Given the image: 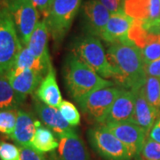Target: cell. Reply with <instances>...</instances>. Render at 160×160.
Wrapping results in <instances>:
<instances>
[{"mask_svg":"<svg viewBox=\"0 0 160 160\" xmlns=\"http://www.w3.org/2000/svg\"><path fill=\"white\" fill-rule=\"evenodd\" d=\"M107 58L113 79L120 87L135 90L142 87L147 78L141 50L131 43L109 45Z\"/></svg>","mask_w":160,"mask_h":160,"instance_id":"cell-1","label":"cell"},{"mask_svg":"<svg viewBox=\"0 0 160 160\" xmlns=\"http://www.w3.org/2000/svg\"><path fill=\"white\" fill-rule=\"evenodd\" d=\"M63 78L69 95L78 104L92 92L115 86V82L99 76L73 52L64 61Z\"/></svg>","mask_w":160,"mask_h":160,"instance_id":"cell-2","label":"cell"},{"mask_svg":"<svg viewBox=\"0 0 160 160\" xmlns=\"http://www.w3.org/2000/svg\"><path fill=\"white\" fill-rule=\"evenodd\" d=\"M72 52L83 62L105 79L113 78L107 51L99 38L87 34L75 40Z\"/></svg>","mask_w":160,"mask_h":160,"instance_id":"cell-3","label":"cell"},{"mask_svg":"<svg viewBox=\"0 0 160 160\" xmlns=\"http://www.w3.org/2000/svg\"><path fill=\"white\" fill-rule=\"evenodd\" d=\"M22 47L10 12L7 7H0V76L12 69Z\"/></svg>","mask_w":160,"mask_h":160,"instance_id":"cell-4","label":"cell"},{"mask_svg":"<svg viewBox=\"0 0 160 160\" xmlns=\"http://www.w3.org/2000/svg\"><path fill=\"white\" fill-rule=\"evenodd\" d=\"M82 0H52L46 19L49 34L54 43L60 45L69 32L77 16Z\"/></svg>","mask_w":160,"mask_h":160,"instance_id":"cell-5","label":"cell"},{"mask_svg":"<svg viewBox=\"0 0 160 160\" xmlns=\"http://www.w3.org/2000/svg\"><path fill=\"white\" fill-rule=\"evenodd\" d=\"M89 143L93 150L105 160H132L126 146L103 125H97L87 132Z\"/></svg>","mask_w":160,"mask_h":160,"instance_id":"cell-6","label":"cell"},{"mask_svg":"<svg viewBox=\"0 0 160 160\" xmlns=\"http://www.w3.org/2000/svg\"><path fill=\"white\" fill-rule=\"evenodd\" d=\"M124 88L109 86L92 92L79 103V108L86 118L96 125H102L109 109Z\"/></svg>","mask_w":160,"mask_h":160,"instance_id":"cell-7","label":"cell"},{"mask_svg":"<svg viewBox=\"0 0 160 160\" xmlns=\"http://www.w3.org/2000/svg\"><path fill=\"white\" fill-rule=\"evenodd\" d=\"M18 37L23 46H27L29 38L38 22V11L31 0H12L7 6Z\"/></svg>","mask_w":160,"mask_h":160,"instance_id":"cell-8","label":"cell"},{"mask_svg":"<svg viewBox=\"0 0 160 160\" xmlns=\"http://www.w3.org/2000/svg\"><path fill=\"white\" fill-rule=\"evenodd\" d=\"M105 126L126 146L132 158H138L148 133L142 127L130 121L109 123Z\"/></svg>","mask_w":160,"mask_h":160,"instance_id":"cell-9","label":"cell"},{"mask_svg":"<svg viewBox=\"0 0 160 160\" xmlns=\"http://www.w3.org/2000/svg\"><path fill=\"white\" fill-rule=\"evenodd\" d=\"M33 105L35 112L38 116L41 122L50 128L57 138L77 132L75 127L68 124L67 121L63 118L58 109L41 102L35 95H33Z\"/></svg>","mask_w":160,"mask_h":160,"instance_id":"cell-10","label":"cell"},{"mask_svg":"<svg viewBox=\"0 0 160 160\" xmlns=\"http://www.w3.org/2000/svg\"><path fill=\"white\" fill-rule=\"evenodd\" d=\"M84 21L88 34L102 38L110 12L99 0H88L83 7Z\"/></svg>","mask_w":160,"mask_h":160,"instance_id":"cell-11","label":"cell"},{"mask_svg":"<svg viewBox=\"0 0 160 160\" xmlns=\"http://www.w3.org/2000/svg\"><path fill=\"white\" fill-rule=\"evenodd\" d=\"M142 86L132 90L134 92V109L130 122L142 127L149 134L156 121L158 119L160 112L150 105L145 97Z\"/></svg>","mask_w":160,"mask_h":160,"instance_id":"cell-12","label":"cell"},{"mask_svg":"<svg viewBox=\"0 0 160 160\" xmlns=\"http://www.w3.org/2000/svg\"><path fill=\"white\" fill-rule=\"evenodd\" d=\"M124 12L148 26L160 21V0H125Z\"/></svg>","mask_w":160,"mask_h":160,"instance_id":"cell-13","label":"cell"},{"mask_svg":"<svg viewBox=\"0 0 160 160\" xmlns=\"http://www.w3.org/2000/svg\"><path fill=\"white\" fill-rule=\"evenodd\" d=\"M8 78L12 87L20 96L25 101L29 94H33L37 91L44 75L31 69H12L8 73Z\"/></svg>","mask_w":160,"mask_h":160,"instance_id":"cell-14","label":"cell"},{"mask_svg":"<svg viewBox=\"0 0 160 160\" xmlns=\"http://www.w3.org/2000/svg\"><path fill=\"white\" fill-rule=\"evenodd\" d=\"M133 22V19L128 16L124 11L111 13L102 39L107 44L114 43H130L128 39V32Z\"/></svg>","mask_w":160,"mask_h":160,"instance_id":"cell-15","label":"cell"},{"mask_svg":"<svg viewBox=\"0 0 160 160\" xmlns=\"http://www.w3.org/2000/svg\"><path fill=\"white\" fill-rule=\"evenodd\" d=\"M58 139L57 160H90L86 145L77 132Z\"/></svg>","mask_w":160,"mask_h":160,"instance_id":"cell-16","label":"cell"},{"mask_svg":"<svg viewBox=\"0 0 160 160\" xmlns=\"http://www.w3.org/2000/svg\"><path fill=\"white\" fill-rule=\"evenodd\" d=\"M41 102L58 109L62 102V93L56 80V72L51 65L34 94Z\"/></svg>","mask_w":160,"mask_h":160,"instance_id":"cell-17","label":"cell"},{"mask_svg":"<svg viewBox=\"0 0 160 160\" xmlns=\"http://www.w3.org/2000/svg\"><path fill=\"white\" fill-rule=\"evenodd\" d=\"M134 92L124 88L123 92L111 106L102 125L130 121L134 109Z\"/></svg>","mask_w":160,"mask_h":160,"instance_id":"cell-18","label":"cell"},{"mask_svg":"<svg viewBox=\"0 0 160 160\" xmlns=\"http://www.w3.org/2000/svg\"><path fill=\"white\" fill-rule=\"evenodd\" d=\"M49 30L45 20L41 21L36 26L34 31L30 36L27 47L36 57L40 59L46 65L52 64L51 58L48 50Z\"/></svg>","mask_w":160,"mask_h":160,"instance_id":"cell-19","label":"cell"},{"mask_svg":"<svg viewBox=\"0 0 160 160\" xmlns=\"http://www.w3.org/2000/svg\"><path fill=\"white\" fill-rule=\"evenodd\" d=\"M35 122L36 119L33 115L23 109H18L16 126L10 138L20 146H31L36 131Z\"/></svg>","mask_w":160,"mask_h":160,"instance_id":"cell-20","label":"cell"},{"mask_svg":"<svg viewBox=\"0 0 160 160\" xmlns=\"http://www.w3.org/2000/svg\"><path fill=\"white\" fill-rule=\"evenodd\" d=\"M35 126L36 131L32 139L31 147L41 153L50 152L57 149L59 142L54 132L47 126L42 125V122L39 120H36Z\"/></svg>","mask_w":160,"mask_h":160,"instance_id":"cell-21","label":"cell"},{"mask_svg":"<svg viewBox=\"0 0 160 160\" xmlns=\"http://www.w3.org/2000/svg\"><path fill=\"white\" fill-rule=\"evenodd\" d=\"M51 65L50 66L46 65V63L43 62L40 59L33 55L27 46H23L22 50L18 53L12 69H31V70H35L37 72H39L42 75L46 76Z\"/></svg>","mask_w":160,"mask_h":160,"instance_id":"cell-22","label":"cell"},{"mask_svg":"<svg viewBox=\"0 0 160 160\" xmlns=\"http://www.w3.org/2000/svg\"><path fill=\"white\" fill-rule=\"evenodd\" d=\"M23 102L12 87L7 74L0 76V110L17 109Z\"/></svg>","mask_w":160,"mask_h":160,"instance_id":"cell-23","label":"cell"},{"mask_svg":"<svg viewBox=\"0 0 160 160\" xmlns=\"http://www.w3.org/2000/svg\"><path fill=\"white\" fill-rule=\"evenodd\" d=\"M141 52L145 65L160 58V32L149 30L145 46Z\"/></svg>","mask_w":160,"mask_h":160,"instance_id":"cell-24","label":"cell"},{"mask_svg":"<svg viewBox=\"0 0 160 160\" xmlns=\"http://www.w3.org/2000/svg\"><path fill=\"white\" fill-rule=\"evenodd\" d=\"M145 97L150 105L160 112V79L155 77L147 76L143 84Z\"/></svg>","mask_w":160,"mask_h":160,"instance_id":"cell-25","label":"cell"},{"mask_svg":"<svg viewBox=\"0 0 160 160\" xmlns=\"http://www.w3.org/2000/svg\"><path fill=\"white\" fill-rule=\"evenodd\" d=\"M17 112L18 109L0 110V132L11 136L16 126Z\"/></svg>","mask_w":160,"mask_h":160,"instance_id":"cell-26","label":"cell"},{"mask_svg":"<svg viewBox=\"0 0 160 160\" xmlns=\"http://www.w3.org/2000/svg\"><path fill=\"white\" fill-rule=\"evenodd\" d=\"M58 109L60 110L63 118L71 126L76 127L79 126L81 121V116L78 108L72 102L69 101H62Z\"/></svg>","mask_w":160,"mask_h":160,"instance_id":"cell-27","label":"cell"},{"mask_svg":"<svg viewBox=\"0 0 160 160\" xmlns=\"http://www.w3.org/2000/svg\"><path fill=\"white\" fill-rule=\"evenodd\" d=\"M138 158L140 160H160V143L147 136Z\"/></svg>","mask_w":160,"mask_h":160,"instance_id":"cell-28","label":"cell"},{"mask_svg":"<svg viewBox=\"0 0 160 160\" xmlns=\"http://www.w3.org/2000/svg\"><path fill=\"white\" fill-rule=\"evenodd\" d=\"M0 160H21L20 148L12 143L1 142Z\"/></svg>","mask_w":160,"mask_h":160,"instance_id":"cell-29","label":"cell"},{"mask_svg":"<svg viewBox=\"0 0 160 160\" xmlns=\"http://www.w3.org/2000/svg\"><path fill=\"white\" fill-rule=\"evenodd\" d=\"M21 160H46L43 153L35 149L33 147L20 146Z\"/></svg>","mask_w":160,"mask_h":160,"instance_id":"cell-30","label":"cell"},{"mask_svg":"<svg viewBox=\"0 0 160 160\" xmlns=\"http://www.w3.org/2000/svg\"><path fill=\"white\" fill-rule=\"evenodd\" d=\"M110 13L124 11L125 0H99Z\"/></svg>","mask_w":160,"mask_h":160,"instance_id":"cell-31","label":"cell"},{"mask_svg":"<svg viewBox=\"0 0 160 160\" xmlns=\"http://www.w3.org/2000/svg\"><path fill=\"white\" fill-rule=\"evenodd\" d=\"M31 1L35 7L38 9V11L43 15L44 19H46L50 11L52 0H31Z\"/></svg>","mask_w":160,"mask_h":160,"instance_id":"cell-32","label":"cell"},{"mask_svg":"<svg viewBox=\"0 0 160 160\" xmlns=\"http://www.w3.org/2000/svg\"><path fill=\"white\" fill-rule=\"evenodd\" d=\"M145 70L147 76L155 77L160 79V58L149 64H146Z\"/></svg>","mask_w":160,"mask_h":160,"instance_id":"cell-33","label":"cell"},{"mask_svg":"<svg viewBox=\"0 0 160 160\" xmlns=\"http://www.w3.org/2000/svg\"><path fill=\"white\" fill-rule=\"evenodd\" d=\"M148 136L151 138L152 140L160 143V118L156 121L153 127L149 131Z\"/></svg>","mask_w":160,"mask_h":160,"instance_id":"cell-34","label":"cell"},{"mask_svg":"<svg viewBox=\"0 0 160 160\" xmlns=\"http://www.w3.org/2000/svg\"><path fill=\"white\" fill-rule=\"evenodd\" d=\"M145 25V24H144ZM146 29H149L150 31H156V32H160V21L157 22L153 23V24H150V25H148L146 26Z\"/></svg>","mask_w":160,"mask_h":160,"instance_id":"cell-35","label":"cell"},{"mask_svg":"<svg viewBox=\"0 0 160 160\" xmlns=\"http://www.w3.org/2000/svg\"><path fill=\"white\" fill-rule=\"evenodd\" d=\"M12 1V0H1V3H2V6H5V7H7Z\"/></svg>","mask_w":160,"mask_h":160,"instance_id":"cell-36","label":"cell"},{"mask_svg":"<svg viewBox=\"0 0 160 160\" xmlns=\"http://www.w3.org/2000/svg\"><path fill=\"white\" fill-rule=\"evenodd\" d=\"M2 6H2V3H1V0H0V7H2Z\"/></svg>","mask_w":160,"mask_h":160,"instance_id":"cell-37","label":"cell"}]
</instances>
